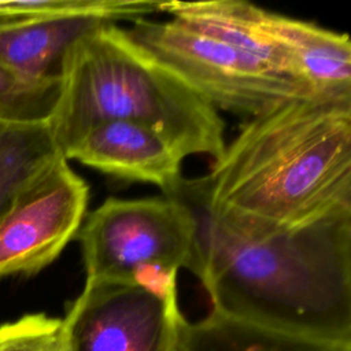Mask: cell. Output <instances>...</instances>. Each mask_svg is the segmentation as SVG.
Instances as JSON below:
<instances>
[{"label": "cell", "instance_id": "6da1fadb", "mask_svg": "<svg viewBox=\"0 0 351 351\" xmlns=\"http://www.w3.org/2000/svg\"><path fill=\"white\" fill-rule=\"evenodd\" d=\"M196 276L211 311L258 328L351 344V213L276 228L214 210L184 178Z\"/></svg>", "mask_w": 351, "mask_h": 351}, {"label": "cell", "instance_id": "7a4b0ae2", "mask_svg": "<svg viewBox=\"0 0 351 351\" xmlns=\"http://www.w3.org/2000/svg\"><path fill=\"white\" fill-rule=\"evenodd\" d=\"M193 182L236 218L298 228L351 213V101H284L245 122Z\"/></svg>", "mask_w": 351, "mask_h": 351}, {"label": "cell", "instance_id": "3957f363", "mask_svg": "<svg viewBox=\"0 0 351 351\" xmlns=\"http://www.w3.org/2000/svg\"><path fill=\"white\" fill-rule=\"evenodd\" d=\"M48 119L60 155L92 126L132 121L160 134L185 159H218L226 145L219 111L141 47L128 29L104 22L80 37L59 67Z\"/></svg>", "mask_w": 351, "mask_h": 351}, {"label": "cell", "instance_id": "277c9868", "mask_svg": "<svg viewBox=\"0 0 351 351\" xmlns=\"http://www.w3.org/2000/svg\"><path fill=\"white\" fill-rule=\"evenodd\" d=\"M80 241L85 281L177 288L180 269L196 266L195 222L173 197H108L86 213Z\"/></svg>", "mask_w": 351, "mask_h": 351}, {"label": "cell", "instance_id": "5b68a950", "mask_svg": "<svg viewBox=\"0 0 351 351\" xmlns=\"http://www.w3.org/2000/svg\"><path fill=\"white\" fill-rule=\"evenodd\" d=\"M132 37L217 110L255 117L284 101L313 97L256 56L176 19H137Z\"/></svg>", "mask_w": 351, "mask_h": 351}, {"label": "cell", "instance_id": "8992f818", "mask_svg": "<svg viewBox=\"0 0 351 351\" xmlns=\"http://www.w3.org/2000/svg\"><path fill=\"white\" fill-rule=\"evenodd\" d=\"M177 288L85 281L62 319L63 351H177Z\"/></svg>", "mask_w": 351, "mask_h": 351}, {"label": "cell", "instance_id": "52a82bcc", "mask_svg": "<svg viewBox=\"0 0 351 351\" xmlns=\"http://www.w3.org/2000/svg\"><path fill=\"white\" fill-rule=\"evenodd\" d=\"M88 184L59 155L0 219V277L34 274L52 263L86 215Z\"/></svg>", "mask_w": 351, "mask_h": 351}, {"label": "cell", "instance_id": "ba28073f", "mask_svg": "<svg viewBox=\"0 0 351 351\" xmlns=\"http://www.w3.org/2000/svg\"><path fill=\"white\" fill-rule=\"evenodd\" d=\"M62 156L118 180L147 182L174 197L184 181L182 158L155 130L132 121L92 126Z\"/></svg>", "mask_w": 351, "mask_h": 351}, {"label": "cell", "instance_id": "9c48e42d", "mask_svg": "<svg viewBox=\"0 0 351 351\" xmlns=\"http://www.w3.org/2000/svg\"><path fill=\"white\" fill-rule=\"evenodd\" d=\"M262 33L282 53L289 77L313 97L351 101L348 34L258 7Z\"/></svg>", "mask_w": 351, "mask_h": 351}, {"label": "cell", "instance_id": "30bf717a", "mask_svg": "<svg viewBox=\"0 0 351 351\" xmlns=\"http://www.w3.org/2000/svg\"><path fill=\"white\" fill-rule=\"evenodd\" d=\"M104 22L85 16L0 22V63L32 78L59 75L60 62L67 49Z\"/></svg>", "mask_w": 351, "mask_h": 351}, {"label": "cell", "instance_id": "8fae6325", "mask_svg": "<svg viewBox=\"0 0 351 351\" xmlns=\"http://www.w3.org/2000/svg\"><path fill=\"white\" fill-rule=\"evenodd\" d=\"M256 11L258 5L240 0L162 1V12L171 15V19L200 34L245 51L276 73L291 78L282 53L259 29Z\"/></svg>", "mask_w": 351, "mask_h": 351}, {"label": "cell", "instance_id": "7c38bea8", "mask_svg": "<svg viewBox=\"0 0 351 351\" xmlns=\"http://www.w3.org/2000/svg\"><path fill=\"white\" fill-rule=\"evenodd\" d=\"M177 351H351V344L274 332L210 311L196 322L182 319Z\"/></svg>", "mask_w": 351, "mask_h": 351}, {"label": "cell", "instance_id": "4fadbf2b", "mask_svg": "<svg viewBox=\"0 0 351 351\" xmlns=\"http://www.w3.org/2000/svg\"><path fill=\"white\" fill-rule=\"evenodd\" d=\"M60 155L49 123H0V219L19 192Z\"/></svg>", "mask_w": 351, "mask_h": 351}, {"label": "cell", "instance_id": "5bb4252c", "mask_svg": "<svg viewBox=\"0 0 351 351\" xmlns=\"http://www.w3.org/2000/svg\"><path fill=\"white\" fill-rule=\"evenodd\" d=\"M162 12L158 0H0V22L85 16L106 22L137 21Z\"/></svg>", "mask_w": 351, "mask_h": 351}, {"label": "cell", "instance_id": "9a60e30c", "mask_svg": "<svg viewBox=\"0 0 351 351\" xmlns=\"http://www.w3.org/2000/svg\"><path fill=\"white\" fill-rule=\"evenodd\" d=\"M59 86V75L32 78L0 63V123L47 122Z\"/></svg>", "mask_w": 351, "mask_h": 351}, {"label": "cell", "instance_id": "2e32d148", "mask_svg": "<svg viewBox=\"0 0 351 351\" xmlns=\"http://www.w3.org/2000/svg\"><path fill=\"white\" fill-rule=\"evenodd\" d=\"M0 351H63L62 319L38 313L1 325Z\"/></svg>", "mask_w": 351, "mask_h": 351}]
</instances>
